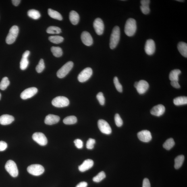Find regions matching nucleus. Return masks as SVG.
<instances>
[{
    "label": "nucleus",
    "instance_id": "f257e3e1",
    "mask_svg": "<svg viewBox=\"0 0 187 187\" xmlns=\"http://www.w3.org/2000/svg\"><path fill=\"white\" fill-rule=\"evenodd\" d=\"M120 29L118 26H115L113 28L110 38L109 47L111 49L116 47L120 39Z\"/></svg>",
    "mask_w": 187,
    "mask_h": 187
},
{
    "label": "nucleus",
    "instance_id": "f03ea898",
    "mask_svg": "<svg viewBox=\"0 0 187 187\" xmlns=\"http://www.w3.org/2000/svg\"><path fill=\"white\" fill-rule=\"evenodd\" d=\"M137 30L136 22L134 19L130 18L126 21L124 27L125 34L128 36H132L135 34Z\"/></svg>",
    "mask_w": 187,
    "mask_h": 187
},
{
    "label": "nucleus",
    "instance_id": "7ed1b4c3",
    "mask_svg": "<svg viewBox=\"0 0 187 187\" xmlns=\"http://www.w3.org/2000/svg\"><path fill=\"white\" fill-rule=\"evenodd\" d=\"M6 170L13 177H15L18 176V171L16 163L12 160H9L5 165Z\"/></svg>",
    "mask_w": 187,
    "mask_h": 187
},
{
    "label": "nucleus",
    "instance_id": "20e7f679",
    "mask_svg": "<svg viewBox=\"0 0 187 187\" xmlns=\"http://www.w3.org/2000/svg\"><path fill=\"white\" fill-rule=\"evenodd\" d=\"M73 65L74 63L72 61H69L65 63L58 70L57 74L58 78H65L72 70Z\"/></svg>",
    "mask_w": 187,
    "mask_h": 187
},
{
    "label": "nucleus",
    "instance_id": "39448f33",
    "mask_svg": "<svg viewBox=\"0 0 187 187\" xmlns=\"http://www.w3.org/2000/svg\"><path fill=\"white\" fill-rule=\"evenodd\" d=\"M18 32L19 28L18 26H14L11 27L6 39V43L9 44L14 43L18 35Z\"/></svg>",
    "mask_w": 187,
    "mask_h": 187
},
{
    "label": "nucleus",
    "instance_id": "423d86ee",
    "mask_svg": "<svg viewBox=\"0 0 187 187\" xmlns=\"http://www.w3.org/2000/svg\"><path fill=\"white\" fill-rule=\"evenodd\" d=\"M52 105L57 107H66L69 104V100L64 96H59L54 98L52 101Z\"/></svg>",
    "mask_w": 187,
    "mask_h": 187
},
{
    "label": "nucleus",
    "instance_id": "0eeeda50",
    "mask_svg": "<svg viewBox=\"0 0 187 187\" xmlns=\"http://www.w3.org/2000/svg\"><path fill=\"white\" fill-rule=\"evenodd\" d=\"M28 172L34 176H39L44 172V168L39 164H33L29 166L27 168Z\"/></svg>",
    "mask_w": 187,
    "mask_h": 187
},
{
    "label": "nucleus",
    "instance_id": "6e6552de",
    "mask_svg": "<svg viewBox=\"0 0 187 187\" xmlns=\"http://www.w3.org/2000/svg\"><path fill=\"white\" fill-rule=\"evenodd\" d=\"M92 74V69L88 67L84 69L79 74L78 80L79 82H83L87 81L91 77Z\"/></svg>",
    "mask_w": 187,
    "mask_h": 187
},
{
    "label": "nucleus",
    "instance_id": "1a4fd4ad",
    "mask_svg": "<svg viewBox=\"0 0 187 187\" xmlns=\"http://www.w3.org/2000/svg\"><path fill=\"white\" fill-rule=\"evenodd\" d=\"M33 139L41 146H46L48 143L47 138L43 133L36 132L33 135Z\"/></svg>",
    "mask_w": 187,
    "mask_h": 187
},
{
    "label": "nucleus",
    "instance_id": "9d476101",
    "mask_svg": "<svg viewBox=\"0 0 187 187\" xmlns=\"http://www.w3.org/2000/svg\"><path fill=\"white\" fill-rule=\"evenodd\" d=\"M98 126L100 130L103 134H111L112 129L111 127L107 121L101 119L98 121Z\"/></svg>",
    "mask_w": 187,
    "mask_h": 187
},
{
    "label": "nucleus",
    "instance_id": "9b49d317",
    "mask_svg": "<svg viewBox=\"0 0 187 187\" xmlns=\"http://www.w3.org/2000/svg\"><path fill=\"white\" fill-rule=\"evenodd\" d=\"M38 89L36 87L29 88L25 90L21 94V97L23 100H26L31 98L37 93Z\"/></svg>",
    "mask_w": 187,
    "mask_h": 187
},
{
    "label": "nucleus",
    "instance_id": "f8f14e48",
    "mask_svg": "<svg viewBox=\"0 0 187 187\" xmlns=\"http://www.w3.org/2000/svg\"><path fill=\"white\" fill-rule=\"evenodd\" d=\"M93 27L96 33L98 35H101L103 34L105 26L101 19L99 18H96L93 23Z\"/></svg>",
    "mask_w": 187,
    "mask_h": 187
},
{
    "label": "nucleus",
    "instance_id": "ddd939ff",
    "mask_svg": "<svg viewBox=\"0 0 187 187\" xmlns=\"http://www.w3.org/2000/svg\"><path fill=\"white\" fill-rule=\"evenodd\" d=\"M156 49L155 42L153 40L149 39L146 41L144 50L146 54L152 55L155 53Z\"/></svg>",
    "mask_w": 187,
    "mask_h": 187
},
{
    "label": "nucleus",
    "instance_id": "4468645a",
    "mask_svg": "<svg viewBox=\"0 0 187 187\" xmlns=\"http://www.w3.org/2000/svg\"><path fill=\"white\" fill-rule=\"evenodd\" d=\"M137 136L139 139L141 141L144 142H149L152 139L151 133L147 130H142L139 132Z\"/></svg>",
    "mask_w": 187,
    "mask_h": 187
},
{
    "label": "nucleus",
    "instance_id": "2eb2a0df",
    "mask_svg": "<svg viewBox=\"0 0 187 187\" xmlns=\"http://www.w3.org/2000/svg\"><path fill=\"white\" fill-rule=\"evenodd\" d=\"M149 88V85L147 82L144 80H141L138 82V85L136 88L139 93L142 94L145 93Z\"/></svg>",
    "mask_w": 187,
    "mask_h": 187
},
{
    "label": "nucleus",
    "instance_id": "dca6fc26",
    "mask_svg": "<svg viewBox=\"0 0 187 187\" xmlns=\"http://www.w3.org/2000/svg\"><path fill=\"white\" fill-rule=\"evenodd\" d=\"M81 38L82 43L86 46H90L93 43V39L91 35L87 31L82 32Z\"/></svg>",
    "mask_w": 187,
    "mask_h": 187
},
{
    "label": "nucleus",
    "instance_id": "f3484780",
    "mask_svg": "<svg viewBox=\"0 0 187 187\" xmlns=\"http://www.w3.org/2000/svg\"><path fill=\"white\" fill-rule=\"evenodd\" d=\"M165 111V108L163 105H159L154 107L150 111L152 115L160 117L163 115Z\"/></svg>",
    "mask_w": 187,
    "mask_h": 187
},
{
    "label": "nucleus",
    "instance_id": "a211bd4d",
    "mask_svg": "<svg viewBox=\"0 0 187 187\" xmlns=\"http://www.w3.org/2000/svg\"><path fill=\"white\" fill-rule=\"evenodd\" d=\"M94 165V161L92 160L88 159L85 160L78 167L79 171L81 172H84L91 169Z\"/></svg>",
    "mask_w": 187,
    "mask_h": 187
},
{
    "label": "nucleus",
    "instance_id": "6ab92c4d",
    "mask_svg": "<svg viewBox=\"0 0 187 187\" xmlns=\"http://www.w3.org/2000/svg\"><path fill=\"white\" fill-rule=\"evenodd\" d=\"M60 118L56 115L49 114L46 116L44 120L45 124L51 125L56 124L59 122Z\"/></svg>",
    "mask_w": 187,
    "mask_h": 187
},
{
    "label": "nucleus",
    "instance_id": "aec40b11",
    "mask_svg": "<svg viewBox=\"0 0 187 187\" xmlns=\"http://www.w3.org/2000/svg\"><path fill=\"white\" fill-rule=\"evenodd\" d=\"M14 120V117L11 115L4 114L0 117V124L7 125L11 124Z\"/></svg>",
    "mask_w": 187,
    "mask_h": 187
},
{
    "label": "nucleus",
    "instance_id": "412c9836",
    "mask_svg": "<svg viewBox=\"0 0 187 187\" xmlns=\"http://www.w3.org/2000/svg\"><path fill=\"white\" fill-rule=\"evenodd\" d=\"M141 6H140L141 10L144 14L147 15L150 12L149 5L150 1L149 0H142L141 1Z\"/></svg>",
    "mask_w": 187,
    "mask_h": 187
},
{
    "label": "nucleus",
    "instance_id": "4be33fe9",
    "mask_svg": "<svg viewBox=\"0 0 187 187\" xmlns=\"http://www.w3.org/2000/svg\"><path fill=\"white\" fill-rule=\"evenodd\" d=\"M178 49L181 55L185 57H187V44L185 42H179L177 45Z\"/></svg>",
    "mask_w": 187,
    "mask_h": 187
},
{
    "label": "nucleus",
    "instance_id": "5701e85b",
    "mask_svg": "<svg viewBox=\"0 0 187 187\" xmlns=\"http://www.w3.org/2000/svg\"><path fill=\"white\" fill-rule=\"evenodd\" d=\"M69 18L71 23L74 25L78 24L80 20V16L78 13L74 11H70Z\"/></svg>",
    "mask_w": 187,
    "mask_h": 187
},
{
    "label": "nucleus",
    "instance_id": "b1692460",
    "mask_svg": "<svg viewBox=\"0 0 187 187\" xmlns=\"http://www.w3.org/2000/svg\"><path fill=\"white\" fill-rule=\"evenodd\" d=\"M48 14L52 18L59 21L63 20V17L60 13L53 9H48Z\"/></svg>",
    "mask_w": 187,
    "mask_h": 187
},
{
    "label": "nucleus",
    "instance_id": "393cba45",
    "mask_svg": "<svg viewBox=\"0 0 187 187\" xmlns=\"http://www.w3.org/2000/svg\"><path fill=\"white\" fill-rule=\"evenodd\" d=\"M181 71L178 69H174L171 71L169 75V80L171 81H178L179 75L181 74Z\"/></svg>",
    "mask_w": 187,
    "mask_h": 187
},
{
    "label": "nucleus",
    "instance_id": "a878e982",
    "mask_svg": "<svg viewBox=\"0 0 187 187\" xmlns=\"http://www.w3.org/2000/svg\"><path fill=\"white\" fill-rule=\"evenodd\" d=\"M173 103L175 105L180 106L186 105L187 97L186 96H180L177 97L173 100Z\"/></svg>",
    "mask_w": 187,
    "mask_h": 187
},
{
    "label": "nucleus",
    "instance_id": "bb28decb",
    "mask_svg": "<svg viewBox=\"0 0 187 187\" xmlns=\"http://www.w3.org/2000/svg\"><path fill=\"white\" fill-rule=\"evenodd\" d=\"M184 159V156L183 155H179L175 158L174 165L175 169H178L182 166Z\"/></svg>",
    "mask_w": 187,
    "mask_h": 187
},
{
    "label": "nucleus",
    "instance_id": "cd10ccee",
    "mask_svg": "<svg viewBox=\"0 0 187 187\" xmlns=\"http://www.w3.org/2000/svg\"><path fill=\"white\" fill-rule=\"evenodd\" d=\"M28 15L29 17L34 20H37L41 17V15L38 11L35 9H30L28 12Z\"/></svg>",
    "mask_w": 187,
    "mask_h": 187
},
{
    "label": "nucleus",
    "instance_id": "c85d7f7f",
    "mask_svg": "<svg viewBox=\"0 0 187 187\" xmlns=\"http://www.w3.org/2000/svg\"><path fill=\"white\" fill-rule=\"evenodd\" d=\"M77 118L74 116H70L67 117L63 119V122L67 125H71L75 124L77 122Z\"/></svg>",
    "mask_w": 187,
    "mask_h": 187
},
{
    "label": "nucleus",
    "instance_id": "c756f323",
    "mask_svg": "<svg viewBox=\"0 0 187 187\" xmlns=\"http://www.w3.org/2000/svg\"><path fill=\"white\" fill-rule=\"evenodd\" d=\"M175 143L174 140L172 138L169 139L164 144L163 146L164 148L167 150H170L175 145Z\"/></svg>",
    "mask_w": 187,
    "mask_h": 187
},
{
    "label": "nucleus",
    "instance_id": "7c9ffc66",
    "mask_svg": "<svg viewBox=\"0 0 187 187\" xmlns=\"http://www.w3.org/2000/svg\"><path fill=\"white\" fill-rule=\"evenodd\" d=\"M51 50L52 53L55 57H60L63 55V50L60 47H51Z\"/></svg>",
    "mask_w": 187,
    "mask_h": 187
},
{
    "label": "nucleus",
    "instance_id": "2f4dec72",
    "mask_svg": "<svg viewBox=\"0 0 187 187\" xmlns=\"http://www.w3.org/2000/svg\"><path fill=\"white\" fill-rule=\"evenodd\" d=\"M49 40L52 43L59 44L63 41L64 38L62 36H51L49 37Z\"/></svg>",
    "mask_w": 187,
    "mask_h": 187
},
{
    "label": "nucleus",
    "instance_id": "473e14b6",
    "mask_svg": "<svg viewBox=\"0 0 187 187\" xmlns=\"http://www.w3.org/2000/svg\"><path fill=\"white\" fill-rule=\"evenodd\" d=\"M61 32L60 28L55 26H50L47 30V32L49 34H58Z\"/></svg>",
    "mask_w": 187,
    "mask_h": 187
},
{
    "label": "nucleus",
    "instance_id": "72a5a7b5",
    "mask_svg": "<svg viewBox=\"0 0 187 187\" xmlns=\"http://www.w3.org/2000/svg\"><path fill=\"white\" fill-rule=\"evenodd\" d=\"M10 84V82L8 78L6 77L4 78L2 80L0 83V89L1 90H5L9 85Z\"/></svg>",
    "mask_w": 187,
    "mask_h": 187
},
{
    "label": "nucleus",
    "instance_id": "f704fd0d",
    "mask_svg": "<svg viewBox=\"0 0 187 187\" xmlns=\"http://www.w3.org/2000/svg\"><path fill=\"white\" fill-rule=\"evenodd\" d=\"M106 177V175L103 171H102L99 173L95 176L93 177L92 180L94 182L99 183L104 180Z\"/></svg>",
    "mask_w": 187,
    "mask_h": 187
},
{
    "label": "nucleus",
    "instance_id": "c9c22d12",
    "mask_svg": "<svg viewBox=\"0 0 187 187\" xmlns=\"http://www.w3.org/2000/svg\"><path fill=\"white\" fill-rule=\"evenodd\" d=\"M29 64L28 58L22 57L20 63V67L21 70H24L27 68Z\"/></svg>",
    "mask_w": 187,
    "mask_h": 187
},
{
    "label": "nucleus",
    "instance_id": "e433bc0d",
    "mask_svg": "<svg viewBox=\"0 0 187 187\" xmlns=\"http://www.w3.org/2000/svg\"><path fill=\"white\" fill-rule=\"evenodd\" d=\"M45 68V65L43 60L41 59L38 63V65L36 67V70L38 73H41Z\"/></svg>",
    "mask_w": 187,
    "mask_h": 187
},
{
    "label": "nucleus",
    "instance_id": "4c0bfd02",
    "mask_svg": "<svg viewBox=\"0 0 187 187\" xmlns=\"http://www.w3.org/2000/svg\"><path fill=\"white\" fill-rule=\"evenodd\" d=\"M114 83V85L115 87L116 88L117 90V91L119 92H122V86L119 83L118 79L117 77H115L113 80Z\"/></svg>",
    "mask_w": 187,
    "mask_h": 187
},
{
    "label": "nucleus",
    "instance_id": "58836bf2",
    "mask_svg": "<svg viewBox=\"0 0 187 187\" xmlns=\"http://www.w3.org/2000/svg\"><path fill=\"white\" fill-rule=\"evenodd\" d=\"M114 120L116 125L118 127H121L123 124V121L118 114H117L115 116Z\"/></svg>",
    "mask_w": 187,
    "mask_h": 187
},
{
    "label": "nucleus",
    "instance_id": "ea45409f",
    "mask_svg": "<svg viewBox=\"0 0 187 187\" xmlns=\"http://www.w3.org/2000/svg\"><path fill=\"white\" fill-rule=\"evenodd\" d=\"M95 139L92 138H90L86 143V148L89 149H92L94 148V144H95Z\"/></svg>",
    "mask_w": 187,
    "mask_h": 187
},
{
    "label": "nucleus",
    "instance_id": "a19ab883",
    "mask_svg": "<svg viewBox=\"0 0 187 187\" xmlns=\"http://www.w3.org/2000/svg\"><path fill=\"white\" fill-rule=\"evenodd\" d=\"M96 97L99 101L100 105H105V99L103 95V93L102 92H100L97 94Z\"/></svg>",
    "mask_w": 187,
    "mask_h": 187
},
{
    "label": "nucleus",
    "instance_id": "79ce46f5",
    "mask_svg": "<svg viewBox=\"0 0 187 187\" xmlns=\"http://www.w3.org/2000/svg\"><path fill=\"white\" fill-rule=\"evenodd\" d=\"M75 146L78 149H82L83 146V143L82 140L80 139H77L74 141Z\"/></svg>",
    "mask_w": 187,
    "mask_h": 187
},
{
    "label": "nucleus",
    "instance_id": "37998d69",
    "mask_svg": "<svg viewBox=\"0 0 187 187\" xmlns=\"http://www.w3.org/2000/svg\"><path fill=\"white\" fill-rule=\"evenodd\" d=\"M7 148V144L3 141H0V151H4Z\"/></svg>",
    "mask_w": 187,
    "mask_h": 187
},
{
    "label": "nucleus",
    "instance_id": "c03bdc74",
    "mask_svg": "<svg viewBox=\"0 0 187 187\" xmlns=\"http://www.w3.org/2000/svg\"><path fill=\"white\" fill-rule=\"evenodd\" d=\"M142 187H151L150 181L148 179L145 178L144 179Z\"/></svg>",
    "mask_w": 187,
    "mask_h": 187
},
{
    "label": "nucleus",
    "instance_id": "a18cd8bd",
    "mask_svg": "<svg viewBox=\"0 0 187 187\" xmlns=\"http://www.w3.org/2000/svg\"><path fill=\"white\" fill-rule=\"evenodd\" d=\"M171 85L173 87L176 88H179L181 87L180 84H179L178 81H171Z\"/></svg>",
    "mask_w": 187,
    "mask_h": 187
},
{
    "label": "nucleus",
    "instance_id": "49530a36",
    "mask_svg": "<svg viewBox=\"0 0 187 187\" xmlns=\"http://www.w3.org/2000/svg\"><path fill=\"white\" fill-rule=\"evenodd\" d=\"M88 186L87 183L85 182H81L77 185L76 187H87Z\"/></svg>",
    "mask_w": 187,
    "mask_h": 187
},
{
    "label": "nucleus",
    "instance_id": "de8ad7c7",
    "mask_svg": "<svg viewBox=\"0 0 187 187\" xmlns=\"http://www.w3.org/2000/svg\"><path fill=\"white\" fill-rule=\"evenodd\" d=\"M20 0H13L12 2L15 6H17L21 2Z\"/></svg>",
    "mask_w": 187,
    "mask_h": 187
},
{
    "label": "nucleus",
    "instance_id": "09e8293b",
    "mask_svg": "<svg viewBox=\"0 0 187 187\" xmlns=\"http://www.w3.org/2000/svg\"><path fill=\"white\" fill-rule=\"evenodd\" d=\"M30 54V52L29 51H26L24 52L22 55V57L28 58Z\"/></svg>",
    "mask_w": 187,
    "mask_h": 187
},
{
    "label": "nucleus",
    "instance_id": "8fccbe9b",
    "mask_svg": "<svg viewBox=\"0 0 187 187\" xmlns=\"http://www.w3.org/2000/svg\"><path fill=\"white\" fill-rule=\"evenodd\" d=\"M138 84V82H135V83L134 84V87H135L136 88Z\"/></svg>",
    "mask_w": 187,
    "mask_h": 187
},
{
    "label": "nucleus",
    "instance_id": "3c124183",
    "mask_svg": "<svg viewBox=\"0 0 187 187\" xmlns=\"http://www.w3.org/2000/svg\"><path fill=\"white\" fill-rule=\"evenodd\" d=\"M176 1L179 2H184V1H183V0H177Z\"/></svg>",
    "mask_w": 187,
    "mask_h": 187
},
{
    "label": "nucleus",
    "instance_id": "603ef678",
    "mask_svg": "<svg viewBox=\"0 0 187 187\" xmlns=\"http://www.w3.org/2000/svg\"><path fill=\"white\" fill-rule=\"evenodd\" d=\"M1 93H0V100H1Z\"/></svg>",
    "mask_w": 187,
    "mask_h": 187
}]
</instances>
